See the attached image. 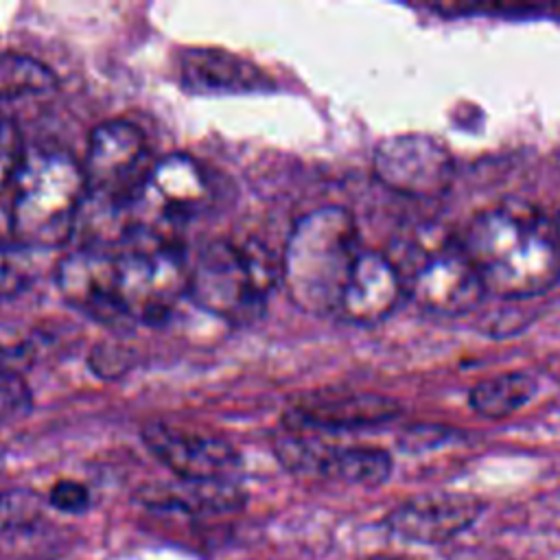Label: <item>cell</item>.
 Listing matches in <instances>:
<instances>
[{
  "label": "cell",
  "instance_id": "4fadbf2b",
  "mask_svg": "<svg viewBox=\"0 0 560 560\" xmlns=\"http://www.w3.org/2000/svg\"><path fill=\"white\" fill-rule=\"evenodd\" d=\"M483 508V501L472 494H422L394 508L385 516V525L402 540L435 545L466 532L481 516Z\"/></svg>",
  "mask_w": 560,
  "mask_h": 560
},
{
  "label": "cell",
  "instance_id": "7c38bea8",
  "mask_svg": "<svg viewBox=\"0 0 560 560\" xmlns=\"http://www.w3.org/2000/svg\"><path fill=\"white\" fill-rule=\"evenodd\" d=\"M282 466L298 475H317L374 488L389 479L394 464L392 455L376 446H330L295 435L282 448Z\"/></svg>",
  "mask_w": 560,
  "mask_h": 560
},
{
  "label": "cell",
  "instance_id": "7a4b0ae2",
  "mask_svg": "<svg viewBox=\"0 0 560 560\" xmlns=\"http://www.w3.org/2000/svg\"><path fill=\"white\" fill-rule=\"evenodd\" d=\"M359 254V228L350 210L322 206L300 217L280 260L291 302L311 315L337 313Z\"/></svg>",
  "mask_w": 560,
  "mask_h": 560
},
{
  "label": "cell",
  "instance_id": "8992f818",
  "mask_svg": "<svg viewBox=\"0 0 560 560\" xmlns=\"http://www.w3.org/2000/svg\"><path fill=\"white\" fill-rule=\"evenodd\" d=\"M118 254L120 302L129 322L162 324L188 295L190 262L182 243L129 236Z\"/></svg>",
  "mask_w": 560,
  "mask_h": 560
},
{
  "label": "cell",
  "instance_id": "ba28073f",
  "mask_svg": "<svg viewBox=\"0 0 560 560\" xmlns=\"http://www.w3.org/2000/svg\"><path fill=\"white\" fill-rule=\"evenodd\" d=\"M151 166L147 136L136 122L116 118L92 131L83 162L90 195L129 208Z\"/></svg>",
  "mask_w": 560,
  "mask_h": 560
},
{
  "label": "cell",
  "instance_id": "30bf717a",
  "mask_svg": "<svg viewBox=\"0 0 560 560\" xmlns=\"http://www.w3.org/2000/svg\"><path fill=\"white\" fill-rule=\"evenodd\" d=\"M118 254L103 247L81 245L57 265L61 298L92 319L116 326L129 322L120 302Z\"/></svg>",
  "mask_w": 560,
  "mask_h": 560
},
{
  "label": "cell",
  "instance_id": "e0dca14e",
  "mask_svg": "<svg viewBox=\"0 0 560 560\" xmlns=\"http://www.w3.org/2000/svg\"><path fill=\"white\" fill-rule=\"evenodd\" d=\"M245 492L236 479H173L142 488L138 501L151 510L182 514H225L236 512L245 503Z\"/></svg>",
  "mask_w": 560,
  "mask_h": 560
},
{
  "label": "cell",
  "instance_id": "d4e9b609",
  "mask_svg": "<svg viewBox=\"0 0 560 560\" xmlns=\"http://www.w3.org/2000/svg\"><path fill=\"white\" fill-rule=\"evenodd\" d=\"M363 560H418V558H409V556H394V553H376Z\"/></svg>",
  "mask_w": 560,
  "mask_h": 560
},
{
  "label": "cell",
  "instance_id": "2e32d148",
  "mask_svg": "<svg viewBox=\"0 0 560 560\" xmlns=\"http://www.w3.org/2000/svg\"><path fill=\"white\" fill-rule=\"evenodd\" d=\"M405 295L402 278L387 254L361 249L337 313L346 322L370 326L392 315Z\"/></svg>",
  "mask_w": 560,
  "mask_h": 560
},
{
  "label": "cell",
  "instance_id": "ffe728a7",
  "mask_svg": "<svg viewBox=\"0 0 560 560\" xmlns=\"http://www.w3.org/2000/svg\"><path fill=\"white\" fill-rule=\"evenodd\" d=\"M44 516V497L31 488H0V534L22 532L37 525Z\"/></svg>",
  "mask_w": 560,
  "mask_h": 560
},
{
  "label": "cell",
  "instance_id": "d6986e66",
  "mask_svg": "<svg viewBox=\"0 0 560 560\" xmlns=\"http://www.w3.org/2000/svg\"><path fill=\"white\" fill-rule=\"evenodd\" d=\"M57 77L42 61L20 55H0V101H13L24 96H35L55 90Z\"/></svg>",
  "mask_w": 560,
  "mask_h": 560
},
{
  "label": "cell",
  "instance_id": "cb8c5ba5",
  "mask_svg": "<svg viewBox=\"0 0 560 560\" xmlns=\"http://www.w3.org/2000/svg\"><path fill=\"white\" fill-rule=\"evenodd\" d=\"M26 287V271L9 243H0V302L18 295Z\"/></svg>",
  "mask_w": 560,
  "mask_h": 560
},
{
  "label": "cell",
  "instance_id": "603a6c76",
  "mask_svg": "<svg viewBox=\"0 0 560 560\" xmlns=\"http://www.w3.org/2000/svg\"><path fill=\"white\" fill-rule=\"evenodd\" d=\"M55 510L66 512V514H83L90 503V490L74 479H61L57 481L50 490H48V499H46Z\"/></svg>",
  "mask_w": 560,
  "mask_h": 560
},
{
  "label": "cell",
  "instance_id": "7402d4cb",
  "mask_svg": "<svg viewBox=\"0 0 560 560\" xmlns=\"http://www.w3.org/2000/svg\"><path fill=\"white\" fill-rule=\"evenodd\" d=\"M31 407V392L20 374L0 370V420L15 418Z\"/></svg>",
  "mask_w": 560,
  "mask_h": 560
},
{
  "label": "cell",
  "instance_id": "9c48e42d",
  "mask_svg": "<svg viewBox=\"0 0 560 560\" xmlns=\"http://www.w3.org/2000/svg\"><path fill=\"white\" fill-rule=\"evenodd\" d=\"M372 166L383 186L416 199L444 195L455 175L451 151L427 133H398L381 140Z\"/></svg>",
  "mask_w": 560,
  "mask_h": 560
},
{
  "label": "cell",
  "instance_id": "8fae6325",
  "mask_svg": "<svg viewBox=\"0 0 560 560\" xmlns=\"http://www.w3.org/2000/svg\"><path fill=\"white\" fill-rule=\"evenodd\" d=\"M142 442L177 479H234L241 468L238 451L223 438L206 435L164 422L142 427Z\"/></svg>",
  "mask_w": 560,
  "mask_h": 560
},
{
  "label": "cell",
  "instance_id": "ac0fdd59",
  "mask_svg": "<svg viewBox=\"0 0 560 560\" xmlns=\"http://www.w3.org/2000/svg\"><path fill=\"white\" fill-rule=\"evenodd\" d=\"M536 394V381L525 372H508L477 383L468 402L483 418L501 420L518 411Z\"/></svg>",
  "mask_w": 560,
  "mask_h": 560
},
{
  "label": "cell",
  "instance_id": "277c9868",
  "mask_svg": "<svg viewBox=\"0 0 560 560\" xmlns=\"http://www.w3.org/2000/svg\"><path fill=\"white\" fill-rule=\"evenodd\" d=\"M387 258L398 269L405 293L431 313L464 315L486 295L462 238L438 223L418 225L392 245Z\"/></svg>",
  "mask_w": 560,
  "mask_h": 560
},
{
  "label": "cell",
  "instance_id": "44dd1931",
  "mask_svg": "<svg viewBox=\"0 0 560 560\" xmlns=\"http://www.w3.org/2000/svg\"><path fill=\"white\" fill-rule=\"evenodd\" d=\"M26 151L18 125L0 112V195L13 188Z\"/></svg>",
  "mask_w": 560,
  "mask_h": 560
},
{
  "label": "cell",
  "instance_id": "484cf974",
  "mask_svg": "<svg viewBox=\"0 0 560 560\" xmlns=\"http://www.w3.org/2000/svg\"><path fill=\"white\" fill-rule=\"evenodd\" d=\"M556 223H558V234H560V217H558V221H556Z\"/></svg>",
  "mask_w": 560,
  "mask_h": 560
},
{
  "label": "cell",
  "instance_id": "3957f363",
  "mask_svg": "<svg viewBox=\"0 0 560 560\" xmlns=\"http://www.w3.org/2000/svg\"><path fill=\"white\" fill-rule=\"evenodd\" d=\"M9 223L18 247H59L77 230L88 199L83 164L61 151L24 158L11 188Z\"/></svg>",
  "mask_w": 560,
  "mask_h": 560
},
{
  "label": "cell",
  "instance_id": "6da1fadb",
  "mask_svg": "<svg viewBox=\"0 0 560 560\" xmlns=\"http://www.w3.org/2000/svg\"><path fill=\"white\" fill-rule=\"evenodd\" d=\"M462 243L490 295L536 298L560 280L558 223L525 199H503L475 214Z\"/></svg>",
  "mask_w": 560,
  "mask_h": 560
},
{
  "label": "cell",
  "instance_id": "52a82bcc",
  "mask_svg": "<svg viewBox=\"0 0 560 560\" xmlns=\"http://www.w3.org/2000/svg\"><path fill=\"white\" fill-rule=\"evenodd\" d=\"M210 199L203 168L186 153L153 162L142 188L129 206V236L182 243L177 230L199 214Z\"/></svg>",
  "mask_w": 560,
  "mask_h": 560
},
{
  "label": "cell",
  "instance_id": "9a60e30c",
  "mask_svg": "<svg viewBox=\"0 0 560 560\" xmlns=\"http://www.w3.org/2000/svg\"><path fill=\"white\" fill-rule=\"evenodd\" d=\"M179 83L192 94L271 92L273 79L254 61L221 48H188L177 63Z\"/></svg>",
  "mask_w": 560,
  "mask_h": 560
},
{
  "label": "cell",
  "instance_id": "5b68a950",
  "mask_svg": "<svg viewBox=\"0 0 560 560\" xmlns=\"http://www.w3.org/2000/svg\"><path fill=\"white\" fill-rule=\"evenodd\" d=\"M273 278L269 256L258 243L212 241L190 262L188 298L203 311L243 326L262 315Z\"/></svg>",
  "mask_w": 560,
  "mask_h": 560
},
{
  "label": "cell",
  "instance_id": "5bb4252c",
  "mask_svg": "<svg viewBox=\"0 0 560 560\" xmlns=\"http://www.w3.org/2000/svg\"><path fill=\"white\" fill-rule=\"evenodd\" d=\"M400 405L372 392H317L304 396L287 413L291 431H343L389 422Z\"/></svg>",
  "mask_w": 560,
  "mask_h": 560
}]
</instances>
